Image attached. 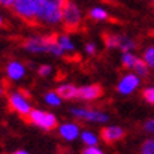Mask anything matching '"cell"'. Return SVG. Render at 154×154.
Segmentation results:
<instances>
[{"label":"cell","instance_id":"e0dca14e","mask_svg":"<svg viewBox=\"0 0 154 154\" xmlns=\"http://www.w3.org/2000/svg\"><path fill=\"white\" fill-rule=\"evenodd\" d=\"M88 16L91 20L98 21V23L109 20V11L105 7H102V6H94V7H91L88 11Z\"/></svg>","mask_w":154,"mask_h":154},{"label":"cell","instance_id":"4fadbf2b","mask_svg":"<svg viewBox=\"0 0 154 154\" xmlns=\"http://www.w3.org/2000/svg\"><path fill=\"white\" fill-rule=\"evenodd\" d=\"M126 134V131L122 126H117V125H109V126H105L100 131V139H102L105 143L107 144H112V143H116V141H120Z\"/></svg>","mask_w":154,"mask_h":154},{"label":"cell","instance_id":"ac0fdd59","mask_svg":"<svg viewBox=\"0 0 154 154\" xmlns=\"http://www.w3.org/2000/svg\"><path fill=\"white\" fill-rule=\"evenodd\" d=\"M141 58H143L146 65L149 66L150 69H154V42H150L143 48Z\"/></svg>","mask_w":154,"mask_h":154},{"label":"cell","instance_id":"4dcf8cb0","mask_svg":"<svg viewBox=\"0 0 154 154\" xmlns=\"http://www.w3.org/2000/svg\"><path fill=\"white\" fill-rule=\"evenodd\" d=\"M109 2H116V0H109Z\"/></svg>","mask_w":154,"mask_h":154},{"label":"cell","instance_id":"5b68a950","mask_svg":"<svg viewBox=\"0 0 154 154\" xmlns=\"http://www.w3.org/2000/svg\"><path fill=\"white\" fill-rule=\"evenodd\" d=\"M84 21V13L81 7L74 0H66L64 10H62V26L68 31H75L82 26Z\"/></svg>","mask_w":154,"mask_h":154},{"label":"cell","instance_id":"8fae6325","mask_svg":"<svg viewBox=\"0 0 154 154\" xmlns=\"http://www.w3.org/2000/svg\"><path fill=\"white\" fill-rule=\"evenodd\" d=\"M6 76L11 82H20L24 79V76L27 74V66L24 65V62L19 60H11L6 64L5 68Z\"/></svg>","mask_w":154,"mask_h":154},{"label":"cell","instance_id":"1f68e13d","mask_svg":"<svg viewBox=\"0 0 154 154\" xmlns=\"http://www.w3.org/2000/svg\"><path fill=\"white\" fill-rule=\"evenodd\" d=\"M151 2H153V5H154V0H151Z\"/></svg>","mask_w":154,"mask_h":154},{"label":"cell","instance_id":"d4e9b609","mask_svg":"<svg viewBox=\"0 0 154 154\" xmlns=\"http://www.w3.org/2000/svg\"><path fill=\"white\" fill-rule=\"evenodd\" d=\"M143 130L147 133V134L154 136V117H150L143 123Z\"/></svg>","mask_w":154,"mask_h":154},{"label":"cell","instance_id":"6da1fadb","mask_svg":"<svg viewBox=\"0 0 154 154\" xmlns=\"http://www.w3.org/2000/svg\"><path fill=\"white\" fill-rule=\"evenodd\" d=\"M21 47L28 54H50L55 58H62L65 52L62 51L60 44L57 41L55 34H38V35H30L23 41Z\"/></svg>","mask_w":154,"mask_h":154},{"label":"cell","instance_id":"603a6c76","mask_svg":"<svg viewBox=\"0 0 154 154\" xmlns=\"http://www.w3.org/2000/svg\"><path fill=\"white\" fill-rule=\"evenodd\" d=\"M37 74H38V76H41V78H48V76H51V74H52V66L50 65V64H41V65L38 66Z\"/></svg>","mask_w":154,"mask_h":154},{"label":"cell","instance_id":"9c48e42d","mask_svg":"<svg viewBox=\"0 0 154 154\" xmlns=\"http://www.w3.org/2000/svg\"><path fill=\"white\" fill-rule=\"evenodd\" d=\"M141 84V78L134 72H126L125 75H122L119 82L116 85L117 94L122 96H129V95L134 94L136 91L139 89Z\"/></svg>","mask_w":154,"mask_h":154},{"label":"cell","instance_id":"5bb4252c","mask_svg":"<svg viewBox=\"0 0 154 154\" xmlns=\"http://www.w3.org/2000/svg\"><path fill=\"white\" fill-rule=\"evenodd\" d=\"M58 95H60L62 100H74V99H78V91H79V86L71 84V82H64V84H60L55 89Z\"/></svg>","mask_w":154,"mask_h":154},{"label":"cell","instance_id":"7c38bea8","mask_svg":"<svg viewBox=\"0 0 154 154\" xmlns=\"http://www.w3.org/2000/svg\"><path fill=\"white\" fill-rule=\"evenodd\" d=\"M102 95H103V89L98 84L82 85V86H79V91H78V99L82 100V102H94V100H98Z\"/></svg>","mask_w":154,"mask_h":154},{"label":"cell","instance_id":"8992f818","mask_svg":"<svg viewBox=\"0 0 154 154\" xmlns=\"http://www.w3.org/2000/svg\"><path fill=\"white\" fill-rule=\"evenodd\" d=\"M103 42L109 50H119L122 52L134 51L137 48V41L134 38L120 33H106L103 35Z\"/></svg>","mask_w":154,"mask_h":154},{"label":"cell","instance_id":"f1b7e54d","mask_svg":"<svg viewBox=\"0 0 154 154\" xmlns=\"http://www.w3.org/2000/svg\"><path fill=\"white\" fill-rule=\"evenodd\" d=\"M3 94H5V88H3V85L0 84V96H2Z\"/></svg>","mask_w":154,"mask_h":154},{"label":"cell","instance_id":"2e32d148","mask_svg":"<svg viewBox=\"0 0 154 154\" xmlns=\"http://www.w3.org/2000/svg\"><path fill=\"white\" fill-rule=\"evenodd\" d=\"M141 61V57L136 55L134 51H129V52H122V57H120V62L123 68H126L129 71H134V68L137 66V64Z\"/></svg>","mask_w":154,"mask_h":154},{"label":"cell","instance_id":"9a60e30c","mask_svg":"<svg viewBox=\"0 0 154 154\" xmlns=\"http://www.w3.org/2000/svg\"><path fill=\"white\" fill-rule=\"evenodd\" d=\"M57 41L60 44V47L62 48V51L66 54H75L76 51V44H75L74 38L71 37L68 33H61L57 35Z\"/></svg>","mask_w":154,"mask_h":154},{"label":"cell","instance_id":"ffe728a7","mask_svg":"<svg viewBox=\"0 0 154 154\" xmlns=\"http://www.w3.org/2000/svg\"><path fill=\"white\" fill-rule=\"evenodd\" d=\"M79 140L84 143V146H98L99 143V136L92 130H82Z\"/></svg>","mask_w":154,"mask_h":154},{"label":"cell","instance_id":"83f0119b","mask_svg":"<svg viewBox=\"0 0 154 154\" xmlns=\"http://www.w3.org/2000/svg\"><path fill=\"white\" fill-rule=\"evenodd\" d=\"M10 154H30V153H27L26 150H16V151H13V153H10Z\"/></svg>","mask_w":154,"mask_h":154},{"label":"cell","instance_id":"484cf974","mask_svg":"<svg viewBox=\"0 0 154 154\" xmlns=\"http://www.w3.org/2000/svg\"><path fill=\"white\" fill-rule=\"evenodd\" d=\"M82 154H105L99 146H86L82 150Z\"/></svg>","mask_w":154,"mask_h":154},{"label":"cell","instance_id":"4316f807","mask_svg":"<svg viewBox=\"0 0 154 154\" xmlns=\"http://www.w3.org/2000/svg\"><path fill=\"white\" fill-rule=\"evenodd\" d=\"M14 0H0V7H5V9H11Z\"/></svg>","mask_w":154,"mask_h":154},{"label":"cell","instance_id":"cb8c5ba5","mask_svg":"<svg viewBox=\"0 0 154 154\" xmlns=\"http://www.w3.org/2000/svg\"><path fill=\"white\" fill-rule=\"evenodd\" d=\"M84 50H85V52H86L88 55L94 57V55H96V52H98V45H96L94 41H86L85 42Z\"/></svg>","mask_w":154,"mask_h":154},{"label":"cell","instance_id":"277c9868","mask_svg":"<svg viewBox=\"0 0 154 154\" xmlns=\"http://www.w3.org/2000/svg\"><path fill=\"white\" fill-rule=\"evenodd\" d=\"M7 103L13 112H16L19 116L23 117H28V115L34 109L31 105V100H30V95L23 89L11 91L7 95Z\"/></svg>","mask_w":154,"mask_h":154},{"label":"cell","instance_id":"3957f363","mask_svg":"<svg viewBox=\"0 0 154 154\" xmlns=\"http://www.w3.org/2000/svg\"><path fill=\"white\" fill-rule=\"evenodd\" d=\"M69 115L79 122L95 123V125H105L110 119L105 110L86 106H72L69 109Z\"/></svg>","mask_w":154,"mask_h":154},{"label":"cell","instance_id":"44dd1931","mask_svg":"<svg viewBox=\"0 0 154 154\" xmlns=\"http://www.w3.org/2000/svg\"><path fill=\"white\" fill-rule=\"evenodd\" d=\"M139 154H154V137H149L141 143Z\"/></svg>","mask_w":154,"mask_h":154},{"label":"cell","instance_id":"30bf717a","mask_svg":"<svg viewBox=\"0 0 154 154\" xmlns=\"http://www.w3.org/2000/svg\"><path fill=\"white\" fill-rule=\"evenodd\" d=\"M57 131H58L61 139L64 141H68V143L79 139L81 133H82L79 123H76V122H64V123L58 125Z\"/></svg>","mask_w":154,"mask_h":154},{"label":"cell","instance_id":"7a4b0ae2","mask_svg":"<svg viewBox=\"0 0 154 154\" xmlns=\"http://www.w3.org/2000/svg\"><path fill=\"white\" fill-rule=\"evenodd\" d=\"M66 0H38V13L35 23L57 27L62 24V10Z\"/></svg>","mask_w":154,"mask_h":154},{"label":"cell","instance_id":"52a82bcc","mask_svg":"<svg viewBox=\"0 0 154 154\" xmlns=\"http://www.w3.org/2000/svg\"><path fill=\"white\" fill-rule=\"evenodd\" d=\"M27 120L33 125V126L38 127L44 131H50L54 130L58 127V117L54 115V113L48 112V110H44V109H37L34 107L31 113L28 115Z\"/></svg>","mask_w":154,"mask_h":154},{"label":"cell","instance_id":"d6986e66","mask_svg":"<svg viewBox=\"0 0 154 154\" xmlns=\"http://www.w3.org/2000/svg\"><path fill=\"white\" fill-rule=\"evenodd\" d=\"M44 103L50 107H58L62 103V98H61L57 91H48L44 94Z\"/></svg>","mask_w":154,"mask_h":154},{"label":"cell","instance_id":"7402d4cb","mask_svg":"<svg viewBox=\"0 0 154 154\" xmlns=\"http://www.w3.org/2000/svg\"><path fill=\"white\" fill-rule=\"evenodd\" d=\"M141 96L149 105L154 106V86H146L141 92Z\"/></svg>","mask_w":154,"mask_h":154},{"label":"cell","instance_id":"ba28073f","mask_svg":"<svg viewBox=\"0 0 154 154\" xmlns=\"http://www.w3.org/2000/svg\"><path fill=\"white\" fill-rule=\"evenodd\" d=\"M11 10L21 20L28 21V23H34V21H37L38 0H14Z\"/></svg>","mask_w":154,"mask_h":154},{"label":"cell","instance_id":"f546056e","mask_svg":"<svg viewBox=\"0 0 154 154\" xmlns=\"http://www.w3.org/2000/svg\"><path fill=\"white\" fill-rule=\"evenodd\" d=\"M3 24H5V19H3V16L0 14V27H2Z\"/></svg>","mask_w":154,"mask_h":154}]
</instances>
